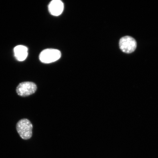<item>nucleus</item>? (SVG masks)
Segmentation results:
<instances>
[{"mask_svg": "<svg viewBox=\"0 0 158 158\" xmlns=\"http://www.w3.org/2000/svg\"><path fill=\"white\" fill-rule=\"evenodd\" d=\"M49 13L55 16L62 14L64 10V4L60 0H54L50 2L48 6Z\"/></svg>", "mask_w": 158, "mask_h": 158, "instance_id": "39448f33", "label": "nucleus"}, {"mask_svg": "<svg viewBox=\"0 0 158 158\" xmlns=\"http://www.w3.org/2000/svg\"><path fill=\"white\" fill-rule=\"evenodd\" d=\"M37 89V85L34 83L24 82L21 83L17 86L16 92L19 96L27 97L34 94Z\"/></svg>", "mask_w": 158, "mask_h": 158, "instance_id": "7ed1b4c3", "label": "nucleus"}, {"mask_svg": "<svg viewBox=\"0 0 158 158\" xmlns=\"http://www.w3.org/2000/svg\"><path fill=\"white\" fill-rule=\"evenodd\" d=\"M33 125L31 122L26 118L20 120L16 125L18 133L22 139L27 140L32 135Z\"/></svg>", "mask_w": 158, "mask_h": 158, "instance_id": "f257e3e1", "label": "nucleus"}, {"mask_svg": "<svg viewBox=\"0 0 158 158\" xmlns=\"http://www.w3.org/2000/svg\"><path fill=\"white\" fill-rule=\"evenodd\" d=\"M61 53L58 49L48 48L44 49L39 55V59L41 62L45 64L56 62L60 58Z\"/></svg>", "mask_w": 158, "mask_h": 158, "instance_id": "f03ea898", "label": "nucleus"}, {"mask_svg": "<svg viewBox=\"0 0 158 158\" xmlns=\"http://www.w3.org/2000/svg\"><path fill=\"white\" fill-rule=\"evenodd\" d=\"M119 47L123 52L130 54L134 52L137 47V42L133 37L126 36L122 37L119 41Z\"/></svg>", "mask_w": 158, "mask_h": 158, "instance_id": "20e7f679", "label": "nucleus"}, {"mask_svg": "<svg viewBox=\"0 0 158 158\" xmlns=\"http://www.w3.org/2000/svg\"><path fill=\"white\" fill-rule=\"evenodd\" d=\"M14 51L15 58L21 62L25 60L28 55V49L24 45H17L15 47Z\"/></svg>", "mask_w": 158, "mask_h": 158, "instance_id": "423d86ee", "label": "nucleus"}]
</instances>
